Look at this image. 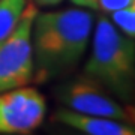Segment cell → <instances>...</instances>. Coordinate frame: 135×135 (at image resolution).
I'll return each instance as SVG.
<instances>
[{
  "mask_svg": "<svg viewBox=\"0 0 135 135\" xmlns=\"http://www.w3.org/2000/svg\"><path fill=\"white\" fill-rule=\"evenodd\" d=\"M92 30L89 11H38L32 24L35 80L45 83L74 69L86 53Z\"/></svg>",
  "mask_w": 135,
  "mask_h": 135,
  "instance_id": "obj_1",
  "label": "cell"
},
{
  "mask_svg": "<svg viewBox=\"0 0 135 135\" xmlns=\"http://www.w3.org/2000/svg\"><path fill=\"white\" fill-rule=\"evenodd\" d=\"M57 98L66 108L87 116L114 119L125 123L132 120V111L107 93L105 87L87 75L63 84L57 90Z\"/></svg>",
  "mask_w": 135,
  "mask_h": 135,
  "instance_id": "obj_4",
  "label": "cell"
},
{
  "mask_svg": "<svg viewBox=\"0 0 135 135\" xmlns=\"http://www.w3.org/2000/svg\"><path fill=\"white\" fill-rule=\"evenodd\" d=\"M135 3V0H90L89 9H99L102 12H113V11L122 9L125 6Z\"/></svg>",
  "mask_w": 135,
  "mask_h": 135,
  "instance_id": "obj_9",
  "label": "cell"
},
{
  "mask_svg": "<svg viewBox=\"0 0 135 135\" xmlns=\"http://www.w3.org/2000/svg\"><path fill=\"white\" fill-rule=\"evenodd\" d=\"M38 9L26 3L17 27L0 45V93L27 86L33 78L32 24Z\"/></svg>",
  "mask_w": 135,
  "mask_h": 135,
  "instance_id": "obj_3",
  "label": "cell"
},
{
  "mask_svg": "<svg viewBox=\"0 0 135 135\" xmlns=\"http://www.w3.org/2000/svg\"><path fill=\"white\" fill-rule=\"evenodd\" d=\"M84 75L95 78L122 101H131L135 84V44L105 17H99Z\"/></svg>",
  "mask_w": 135,
  "mask_h": 135,
  "instance_id": "obj_2",
  "label": "cell"
},
{
  "mask_svg": "<svg viewBox=\"0 0 135 135\" xmlns=\"http://www.w3.org/2000/svg\"><path fill=\"white\" fill-rule=\"evenodd\" d=\"M54 120L77 129L86 135H134L135 129L129 123L114 119L87 116L69 108H62L54 114Z\"/></svg>",
  "mask_w": 135,
  "mask_h": 135,
  "instance_id": "obj_6",
  "label": "cell"
},
{
  "mask_svg": "<svg viewBox=\"0 0 135 135\" xmlns=\"http://www.w3.org/2000/svg\"><path fill=\"white\" fill-rule=\"evenodd\" d=\"M77 6H80V8H87V9H89V6H90V0H78Z\"/></svg>",
  "mask_w": 135,
  "mask_h": 135,
  "instance_id": "obj_11",
  "label": "cell"
},
{
  "mask_svg": "<svg viewBox=\"0 0 135 135\" xmlns=\"http://www.w3.org/2000/svg\"><path fill=\"white\" fill-rule=\"evenodd\" d=\"M72 2H74V3H75V5H77V3H78V0H72Z\"/></svg>",
  "mask_w": 135,
  "mask_h": 135,
  "instance_id": "obj_12",
  "label": "cell"
},
{
  "mask_svg": "<svg viewBox=\"0 0 135 135\" xmlns=\"http://www.w3.org/2000/svg\"><path fill=\"white\" fill-rule=\"evenodd\" d=\"M63 0H32V3H36L38 6H44V8H51V6L60 5Z\"/></svg>",
  "mask_w": 135,
  "mask_h": 135,
  "instance_id": "obj_10",
  "label": "cell"
},
{
  "mask_svg": "<svg viewBox=\"0 0 135 135\" xmlns=\"http://www.w3.org/2000/svg\"><path fill=\"white\" fill-rule=\"evenodd\" d=\"M111 14V23L116 26L123 35L128 38H135V3L125 6L122 9L113 11Z\"/></svg>",
  "mask_w": 135,
  "mask_h": 135,
  "instance_id": "obj_8",
  "label": "cell"
},
{
  "mask_svg": "<svg viewBox=\"0 0 135 135\" xmlns=\"http://www.w3.org/2000/svg\"><path fill=\"white\" fill-rule=\"evenodd\" d=\"M27 0H0V45L17 27Z\"/></svg>",
  "mask_w": 135,
  "mask_h": 135,
  "instance_id": "obj_7",
  "label": "cell"
},
{
  "mask_svg": "<svg viewBox=\"0 0 135 135\" xmlns=\"http://www.w3.org/2000/svg\"><path fill=\"white\" fill-rule=\"evenodd\" d=\"M45 113V98L35 87L21 86L0 93V134H32L42 125Z\"/></svg>",
  "mask_w": 135,
  "mask_h": 135,
  "instance_id": "obj_5",
  "label": "cell"
}]
</instances>
